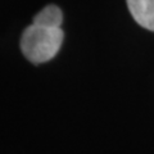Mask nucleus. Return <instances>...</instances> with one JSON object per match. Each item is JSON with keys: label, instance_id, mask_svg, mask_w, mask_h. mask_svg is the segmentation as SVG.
<instances>
[{"label": "nucleus", "instance_id": "2", "mask_svg": "<svg viewBox=\"0 0 154 154\" xmlns=\"http://www.w3.org/2000/svg\"><path fill=\"white\" fill-rule=\"evenodd\" d=\"M132 18L141 27L154 31V0H126Z\"/></svg>", "mask_w": 154, "mask_h": 154}, {"label": "nucleus", "instance_id": "3", "mask_svg": "<svg viewBox=\"0 0 154 154\" xmlns=\"http://www.w3.org/2000/svg\"><path fill=\"white\" fill-rule=\"evenodd\" d=\"M62 22H63V13H62L60 8L53 5V4L45 7L33 18L35 25L44 27H60Z\"/></svg>", "mask_w": 154, "mask_h": 154}, {"label": "nucleus", "instance_id": "1", "mask_svg": "<svg viewBox=\"0 0 154 154\" xmlns=\"http://www.w3.org/2000/svg\"><path fill=\"white\" fill-rule=\"evenodd\" d=\"M63 37L64 33L60 27H44L32 23L22 33L21 49L32 63H45L57 55Z\"/></svg>", "mask_w": 154, "mask_h": 154}]
</instances>
